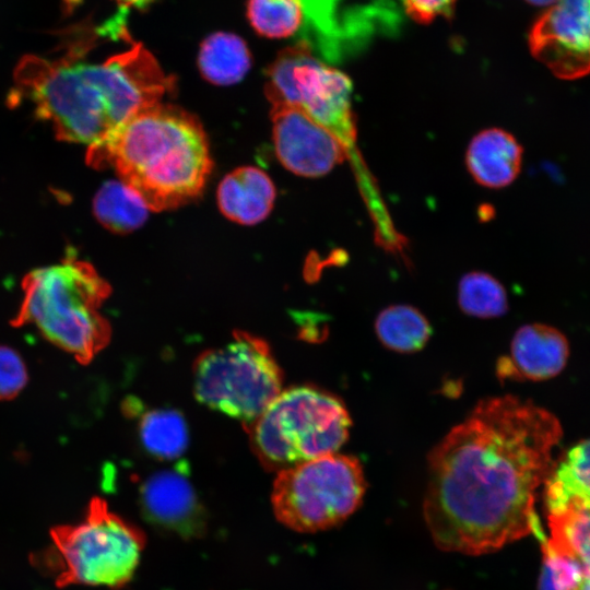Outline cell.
Returning <instances> with one entry per match:
<instances>
[{
	"label": "cell",
	"mask_w": 590,
	"mask_h": 590,
	"mask_svg": "<svg viewBox=\"0 0 590 590\" xmlns=\"http://www.w3.org/2000/svg\"><path fill=\"white\" fill-rule=\"evenodd\" d=\"M562 427L512 396L481 400L428 455L423 514L435 544L481 555L528 534L547 539L534 510Z\"/></svg>",
	"instance_id": "1"
},
{
	"label": "cell",
	"mask_w": 590,
	"mask_h": 590,
	"mask_svg": "<svg viewBox=\"0 0 590 590\" xmlns=\"http://www.w3.org/2000/svg\"><path fill=\"white\" fill-rule=\"evenodd\" d=\"M88 50L79 43L59 59L24 57L15 71V92L59 140L99 143L138 111L161 103L174 79L141 44L102 63L80 61Z\"/></svg>",
	"instance_id": "2"
},
{
	"label": "cell",
	"mask_w": 590,
	"mask_h": 590,
	"mask_svg": "<svg viewBox=\"0 0 590 590\" xmlns=\"http://www.w3.org/2000/svg\"><path fill=\"white\" fill-rule=\"evenodd\" d=\"M87 163L113 166L149 210L177 208L198 197L212 161L199 120L178 107L155 104L88 146Z\"/></svg>",
	"instance_id": "3"
},
{
	"label": "cell",
	"mask_w": 590,
	"mask_h": 590,
	"mask_svg": "<svg viewBox=\"0 0 590 590\" xmlns=\"http://www.w3.org/2000/svg\"><path fill=\"white\" fill-rule=\"evenodd\" d=\"M22 288V303L11 324H34L45 339L82 364L109 342L110 326L98 308L110 287L88 262L70 255L60 263L27 273Z\"/></svg>",
	"instance_id": "4"
},
{
	"label": "cell",
	"mask_w": 590,
	"mask_h": 590,
	"mask_svg": "<svg viewBox=\"0 0 590 590\" xmlns=\"http://www.w3.org/2000/svg\"><path fill=\"white\" fill-rule=\"evenodd\" d=\"M51 547L40 563L59 587L105 586L119 589L133 577L145 546V535L94 497L78 524L51 529Z\"/></svg>",
	"instance_id": "5"
},
{
	"label": "cell",
	"mask_w": 590,
	"mask_h": 590,
	"mask_svg": "<svg viewBox=\"0 0 590 590\" xmlns=\"http://www.w3.org/2000/svg\"><path fill=\"white\" fill-rule=\"evenodd\" d=\"M351 417L337 397L309 386L281 391L246 424L257 458L269 470L335 453L349 438Z\"/></svg>",
	"instance_id": "6"
},
{
	"label": "cell",
	"mask_w": 590,
	"mask_h": 590,
	"mask_svg": "<svg viewBox=\"0 0 590 590\" xmlns=\"http://www.w3.org/2000/svg\"><path fill=\"white\" fill-rule=\"evenodd\" d=\"M365 491L359 461L335 452L279 471L271 505L283 526L314 533L347 519L362 504Z\"/></svg>",
	"instance_id": "7"
},
{
	"label": "cell",
	"mask_w": 590,
	"mask_h": 590,
	"mask_svg": "<svg viewBox=\"0 0 590 590\" xmlns=\"http://www.w3.org/2000/svg\"><path fill=\"white\" fill-rule=\"evenodd\" d=\"M282 371L269 345L237 331L228 344L202 353L193 365L196 398L245 424L256 420L282 391Z\"/></svg>",
	"instance_id": "8"
},
{
	"label": "cell",
	"mask_w": 590,
	"mask_h": 590,
	"mask_svg": "<svg viewBox=\"0 0 590 590\" xmlns=\"http://www.w3.org/2000/svg\"><path fill=\"white\" fill-rule=\"evenodd\" d=\"M264 91L272 104L307 114L334 133L349 150L356 128L351 109V80L317 57L303 42L281 50L269 66Z\"/></svg>",
	"instance_id": "9"
},
{
	"label": "cell",
	"mask_w": 590,
	"mask_h": 590,
	"mask_svg": "<svg viewBox=\"0 0 590 590\" xmlns=\"http://www.w3.org/2000/svg\"><path fill=\"white\" fill-rule=\"evenodd\" d=\"M533 57L562 80L590 74V0H557L529 32Z\"/></svg>",
	"instance_id": "10"
},
{
	"label": "cell",
	"mask_w": 590,
	"mask_h": 590,
	"mask_svg": "<svg viewBox=\"0 0 590 590\" xmlns=\"http://www.w3.org/2000/svg\"><path fill=\"white\" fill-rule=\"evenodd\" d=\"M271 116L275 152L288 170L319 177L347 157L349 150L342 141L303 110L272 104Z\"/></svg>",
	"instance_id": "11"
},
{
	"label": "cell",
	"mask_w": 590,
	"mask_h": 590,
	"mask_svg": "<svg viewBox=\"0 0 590 590\" xmlns=\"http://www.w3.org/2000/svg\"><path fill=\"white\" fill-rule=\"evenodd\" d=\"M569 356L566 337L557 329L543 324H526L515 333L509 355L499 358V379L546 380L558 375Z\"/></svg>",
	"instance_id": "12"
},
{
	"label": "cell",
	"mask_w": 590,
	"mask_h": 590,
	"mask_svg": "<svg viewBox=\"0 0 590 590\" xmlns=\"http://www.w3.org/2000/svg\"><path fill=\"white\" fill-rule=\"evenodd\" d=\"M141 505L148 518L181 535L203 529L201 507L187 477L173 470L151 475L141 487Z\"/></svg>",
	"instance_id": "13"
},
{
	"label": "cell",
	"mask_w": 590,
	"mask_h": 590,
	"mask_svg": "<svg viewBox=\"0 0 590 590\" xmlns=\"http://www.w3.org/2000/svg\"><path fill=\"white\" fill-rule=\"evenodd\" d=\"M522 154V146L511 133L491 128L473 137L467 150L465 164L477 184L498 189L517 178Z\"/></svg>",
	"instance_id": "14"
},
{
	"label": "cell",
	"mask_w": 590,
	"mask_h": 590,
	"mask_svg": "<svg viewBox=\"0 0 590 590\" xmlns=\"http://www.w3.org/2000/svg\"><path fill=\"white\" fill-rule=\"evenodd\" d=\"M275 199L270 177L256 167H240L227 174L217 189L221 212L231 221L251 225L264 220Z\"/></svg>",
	"instance_id": "15"
},
{
	"label": "cell",
	"mask_w": 590,
	"mask_h": 590,
	"mask_svg": "<svg viewBox=\"0 0 590 590\" xmlns=\"http://www.w3.org/2000/svg\"><path fill=\"white\" fill-rule=\"evenodd\" d=\"M544 484L547 515L568 507L590 506V439L574 446L552 467Z\"/></svg>",
	"instance_id": "16"
},
{
	"label": "cell",
	"mask_w": 590,
	"mask_h": 590,
	"mask_svg": "<svg viewBox=\"0 0 590 590\" xmlns=\"http://www.w3.org/2000/svg\"><path fill=\"white\" fill-rule=\"evenodd\" d=\"M251 66V56L241 37L233 33L215 32L202 43L198 67L202 76L217 85L239 82Z\"/></svg>",
	"instance_id": "17"
},
{
	"label": "cell",
	"mask_w": 590,
	"mask_h": 590,
	"mask_svg": "<svg viewBox=\"0 0 590 590\" xmlns=\"http://www.w3.org/2000/svg\"><path fill=\"white\" fill-rule=\"evenodd\" d=\"M375 330L380 342L398 353L422 350L432 335V327L421 311L410 305H392L379 312Z\"/></svg>",
	"instance_id": "18"
},
{
	"label": "cell",
	"mask_w": 590,
	"mask_h": 590,
	"mask_svg": "<svg viewBox=\"0 0 590 590\" xmlns=\"http://www.w3.org/2000/svg\"><path fill=\"white\" fill-rule=\"evenodd\" d=\"M93 210L97 221L115 233L137 229L148 217L149 208L122 181L109 180L96 192Z\"/></svg>",
	"instance_id": "19"
},
{
	"label": "cell",
	"mask_w": 590,
	"mask_h": 590,
	"mask_svg": "<svg viewBox=\"0 0 590 590\" xmlns=\"http://www.w3.org/2000/svg\"><path fill=\"white\" fill-rule=\"evenodd\" d=\"M547 519L551 530L547 544L576 559L590 574V506L568 507L547 515Z\"/></svg>",
	"instance_id": "20"
},
{
	"label": "cell",
	"mask_w": 590,
	"mask_h": 590,
	"mask_svg": "<svg viewBox=\"0 0 590 590\" xmlns=\"http://www.w3.org/2000/svg\"><path fill=\"white\" fill-rule=\"evenodd\" d=\"M140 439L158 459H176L188 445V429L180 413L169 409L146 412L140 421Z\"/></svg>",
	"instance_id": "21"
},
{
	"label": "cell",
	"mask_w": 590,
	"mask_h": 590,
	"mask_svg": "<svg viewBox=\"0 0 590 590\" xmlns=\"http://www.w3.org/2000/svg\"><path fill=\"white\" fill-rule=\"evenodd\" d=\"M247 17L259 35L287 38L304 24V7L302 0H248Z\"/></svg>",
	"instance_id": "22"
},
{
	"label": "cell",
	"mask_w": 590,
	"mask_h": 590,
	"mask_svg": "<svg viewBox=\"0 0 590 590\" xmlns=\"http://www.w3.org/2000/svg\"><path fill=\"white\" fill-rule=\"evenodd\" d=\"M458 303L463 312L477 318L500 317L508 308L504 286L491 274L477 271L461 278Z\"/></svg>",
	"instance_id": "23"
},
{
	"label": "cell",
	"mask_w": 590,
	"mask_h": 590,
	"mask_svg": "<svg viewBox=\"0 0 590 590\" xmlns=\"http://www.w3.org/2000/svg\"><path fill=\"white\" fill-rule=\"evenodd\" d=\"M543 567L539 590H577L586 576L576 559L554 551L547 540L542 543Z\"/></svg>",
	"instance_id": "24"
},
{
	"label": "cell",
	"mask_w": 590,
	"mask_h": 590,
	"mask_svg": "<svg viewBox=\"0 0 590 590\" xmlns=\"http://www.w3.org/2000/svg\"><path fill=\"white\" fill-rule=\"evenodd\" d=\"M27 382V369L21 355L0 345V401L15 398Z\"/></svg>",
	"instance_id": "25"
},
{
	"label": "cell",
	"mask_w": 590,
	"mask_h": 590,
	"mask_svg": "<svg viewBox=\"0 0 590 590\" xmlns=\"http://www.w3.org/2000/svg\"><path fill=\"white\" fill-rule=\"evenodd\" d=\"M457 0H401L404 12L417 23H430L436 17L450 19Z\"/></svg>",
	"instance_id": "26"
},
{
	"label": "cell",
	"mask_w": 590,
	"mask_h": 590,
	"mask_svg": "<svg viewBox=\"0 0 590 590\" xmlns=\"http://www.w3.org/2000/svg\"><path fill=\"white\" fill-rule=\"evenodd\" d=\"M121 5L133 7L137 9H143L154 2L155 0H116Z\"/></svg>",
	"instance_id": "27"
},
{
	"label": "cell",
	"mask_w": 590,
	"mask_h": 590,
	"mask_svg": "<svg viewBox=\"0 0 590 590\" xmlns=\"http://www.w3.org/2000/svg\"><path fill=\"white\" fill-rule=\"evenodd\" d=\"M527 2L531 3V4H534V5H540V7H551L552 4H554L557 0H526Z\"/></svg>",
	"instance_id": "28"
},
{
	"label": "cell",
	"mask_w": 590,
	"mask_h": 590,
	"mask_svg": "<svg viewBox=\"0 0 590 590\" xmlns=\"http://www.w3.org/2000/svg\"><path fill=\"white\" fill-rule=\"evenodd\" d=\"M577 590H590V574H586Z\"/></svg>",
	"instance_id": "29"
}]
</instances>
